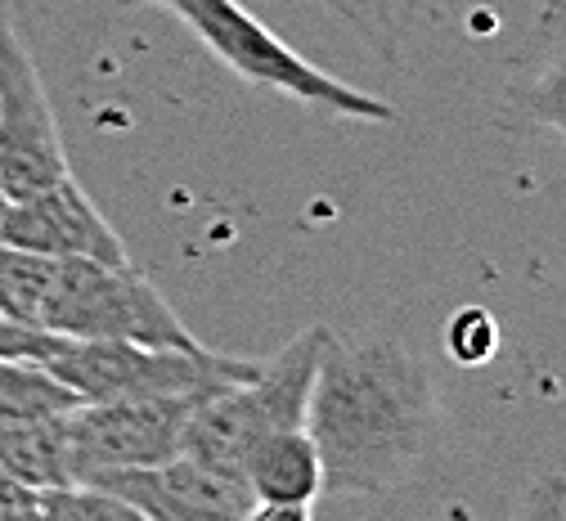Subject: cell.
<instances>
[{"instance_id":"obj_6","label":"cell","mask_w":566,"mask_h":521,"mask_svg":"<svg viewBox=\"0 0 566 521\" xmlns=\"http://www.w3.org/2000/svg\"><path fill=\"white\" fill-rule=\"evenodd\" d=\"M67 171L59 117L50 108L36 59L23 41L19 14L0 0V185L10 198H28Z\"/></svg>"},{"instance_id":"obj_21","label":"cell","mask_w":566,"mask_h":521,"mask_svg":"<svg viewBox=\"0 0 566 521\" xmlns=\"http://www.w3.org/2000/svg\"><path fill=\"white\" fill-rule=\"evenodd\" d=\"M243 521H315L311 503H252Z\"/></svg>"},{"instance_id":"obj_12","label":"cell","mask_w":566,"mask_h":521,"mask_svg":"<svg viewBox=\"0 0 566 521\" xmlns=\"http://www.w3.org/2000/svg\"><path fill=\"white\" fill-rule=\"evenodd\" d=\"M63 418L0 427V472L14 477L28 490H36V494L41 490H59V486H73V459H67V427H63Z\"/></svg>"},{"instance_id":"obj_18","label":"cell","mask_w":566,"mask_h":521,"mask_svg":"<svg viewBox=\"0 0 566 521\" xmlns=\"http://www.w3.org/2000/svg\"><path fill=\"white\" fill-rule=\"evenodd\" d=\"M509 521H566V472L539 477Z\"/></svg>"},{"instance_id":"obj_11","label":"cell","mask_w":566,"mask_h":521,"mask_svg":"<svg viewBox=\"0 0 566 521\" xmlns=\"http://www.w3.org/2000/svg\"><path fill=\"white\" fill-rule=\"evenodd\" d=\"M243 481L256 503H315L324 494V463L311 431L293 427L261 440L248 459Z\"/></svg>"},{"instance_id":"obj_10","label":"cell","mask_w":566,"mask_h":521,"mask_svg":"<svg viewBox=\"0 0 566 521\" xmlns=\"http://www.w3.org/2000/svg\"><path fill=\"white\" fill-rule=\"evenodd\" d=\"M504 117L566 144V0H544L504 63Z\"/></svg>"},{"instance_id":"obj_4","label":"cell","mask_w":566,"mask_h":521,"mask_svg":"<svg viewBox=\"0 0 566 521\" xmlns=\"http://www.w3.org/2000/svg\"><path fill=\"white\" fill-rule=\"evenodd\" d=\"M41 329L73 342H135V346H202L189 324L171 311L167 296L130 261L67 257L54 270Z\"/></svg>"},{"instance_id":"obj_13","label":"cell","mask_w":566,"mask_h":521,"mask_svg":"<svg viewBox=\"0 0 566 521\" xmlns=\"http://www.w3.org/2000/svg\"><path fill=\"white\" fill-rule=\"evenodd\" d=\"M77 405H82L77 392H67L41 360H6L0 355V427L63 418Z\"/></svg>"},{"instance_id":"obj_7","label":"cell","mask_w":566,"mask_h":521,"mask_svg":"<svg viewBox=\"0 0 566 521\" xmlns=\"http://www.w3.org/2000/svg\"><path fill=\"white\" fill-rule=\"evenodd\" d=\"M207 396H163V400H108L77 405L63 418L67 459H73V486L95 472L117 468H154L180 455L189 414Z\"/></svg>"},{"instance_id":"obj_1","label":"cell","mask_w":566,"mask_h":521,"mask_svg":"<svg viewBox=\"0 0 566 521\" xmlns=\"http://www.w3.org/2000/svg\"><path fill=\"white\" fill-rule=\"evenodd\" d=\"M328 494H391L432 463L441 400L391 333H328L306 405Z\"/></svg>"},{"instance_id":"obj_8","label":"cell","mask_w":566,"mask_h":521,"mask_svg":"<svg viewBox=\"0 0 566 521\" xmlns=\"http://www.w3.org/2000/svg\"><path fill=\"white\" fill-rule=\"evenodd\" d=\"M0 243L41 252L54 261L67 257H91V261H130L117 230L104 220V211L91 202V194L63 176L28 198H10L0 207Z\"/></svg>"},{"instance_id":"obj_17","label":"cell","mask_w":566,"mask_h":521,"mask_svg":"<svg viewBox=\"0 0 566 521\" xmlns=\"http://www.w3.org/2000/svg\"><path fill=\"white\" fill-rule=\"evenodd\" d=\"M500 351V320L485 306H463L446 320V355L463 368H481Z\"/></svg>"},{"instance_id":"obj_15","label":"cell","mask_w":566,"mask_h":521,"mask_svg":"<svg viewBox=\"0 0 566 521\" xmlns=\"http://www.w3.org/2000/svg\"><path fill=\"white\" fill-rule=\"evenodd\" d=\"M54 270H59L54 257L0 243V315L14 320V324L41 329V311H45Z\"/></svg>"},{"instance_id":"obj_2","label":"cell","mask_w":566,"mask_h":521,"mask_svg":"<svg viewBox=\"0 0 566 521\" xmlns=\"http://www.w3.org/2000/svg\"><path fill=\"white\" fill-rule=\"evenodd\" d=\"M117 10H167L171 19H180L211 54H217L234 77L289 95L324 117L337 122H369V126H387L396 122V108L360 86H350L333 72L315 67L311 59H302L289 41H279L248 6L239 0H113Z\"/></svg>"},{"instance_id":"obj_5","label":"cell","mask_w":566,"mask_h":521,"mask_svg":"<svg viewBox=\"0 0 566 521\" xmlns=\"http://www.w3.org/2000/svg\"><path fill=\"white\" fill-rule=\"evenodd\" d=\"M50 374L77 392L82 405L108 400H163V396H217L256 374V360H234L221 351H171V346H135V342H73L59 337L45 360Z\"/></svg>"},{"instance_id":"obj_16","label":"cell","mask_w":566,"mask_h":521,"mask_svg":"<svg viewBox=\"0 0 566 521\" xmlns=\"http://www.w3.org/2000/svg\"><path fill=\"white\" fill-rule=\"evenodd\" d=\"M36 512L41 521H149L139 508H130L126 499L99 490V486H59V490H41L36 494Z\"/></svg>"},{"instance_id":"obj_14","label":"cell","mask_w":566,"mask_h":521,"mask_svg":"<svg viewBox=\"0 0 566 521\" xmlns=\"http://www.w3.org/2000/svg\"><path fill=\"white\" fill-rule=\"evenodd\" d=\"M319 6L333 19H342L378 59L396 63L413 23H418V14L428 10V0H319Z\"/></svg>"},{"instance_id":"obj_22","label":"cell","mask_w":566,"mask_h":521,"mask_svg":"<svg viewBox=\"0 0 566 521\" xmlns=\"http://www.w3.org/2000/svg\"><path fill=\"white\" fill-rule=\"evenodd\" d=\"M0 207H6V185H0Z\"/></svg>"},{"instance_id":"obj_9","label":"cell","mask_w":566,"mask_h":521,"mask_svg":"<svg viewBox=\"0 0 566 521\" xmlns=\"http://www.w3.org/2000/svg\"><path fill=\"white\" fill-rule=\"evenodd\" d=\"M82 486H99V490L126 499L149 521H243V512L256 503L243 481L211 472L185 455L154 463V468L95 472Z\"/></svg>"},{"instance_id":"obj_20","label":"cell","mask_w":566,"mask_h":521,"mask_svg":"<svg viewBox=\"0 0 566 521\" xmlns=\"http://www.w3.org/2000/svg\"><path fill=\"white\" fill-rule=\"evenodd\" d=\"M32 512H36V490L0 472V521H28Z\"/></svg>"},{"instance_id":"obj_19","label":"cell","mask_w":566,"mask_h":521,"mask_svg":"<svg viewBox=\"0 0 566 521\" xmlns=\"http://www.w3.org/2000/svg\"><path fill=\"white\" fill-rule=\"evenodd\" d=\"M54 346H59L54 333L32 329V324H14V320L0 315V355L6 360H41L45 364L54 355Z\"/></svg>"},{"instance_id":"obj_3","label":"cell","mask_w":566,"mask_h":521,"mask_svg":"<svg viewBox=\"0 0 566 521\" xmlns=\"http://www.w3.org/2000/svg\"><path fill=\"white\" fill-rule=\"evenodd\" d=\"M324 337H328L324 324L306 329L279 355L256 360L252 378H243L234 387H221L217 396H207L189 414L180 455L211 468V472H221V477L243 481L248 459H252V450L261 440H270L274 431L306 427V405H311Z\"/></svg>"}]
</instances>
